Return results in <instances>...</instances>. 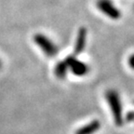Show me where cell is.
I'll use <instances>...</instances> for the list:
<instances>
[{"instance_id": "cell-1", "label": "cell", "mask_w": 134, "mask_h": 134, "mask_svg": "<svg viewBox=\"0 0 134 134\" xmlns=\"http://www.w3.org/2000/svg\"><path fill=\"white\" fill-rule=\"evenodd\" d=\"M105 99L111 109L115 123L119 127L122 126L125 119L123 116V107H122L121 99H120L118 92L115 90H108L105 92Z\"/></svg>"}, {"instance_id": "cell-2", "label": "cell", "mask_w": 134, "mask_h": 134, "mask_svg": "<svg viewBox=\"0 0 134 134\" xmlns=\"http://www.w3.org/2000/svg\"><path fill=\"white\" fill-rule=\"evenodd\" d=\"M33 39L36 46L43 51V53L46 56L53 58L58 54L59 48L57 45L47 36H45L43 34H36L34 36Z\"/></svg>"}, {"instance_id": "cell-3", "label": "cell", "mask_w": 134, "mask_h": 134, "mask_svg": "<svg viewBox=\"0 0 134 134\" xmlns=\"http://www.w3.org/2000/svg\"><path fill=\"white\" fill-rule=\"evenodd\" d=\"M68 69L76 76H84L90 72V67L84 62L79 61L75 55H69L64 59Z\"/></svg>"}, {"instance_id": "cell-4", "label": "cell", "mask_w": 134, "mask_h": 134, "mask_svg": "<svg viewBox=\"0 0 134 134\" xmlns=\"http://www.w3.org/2000/svg\"><path fill=\"white\" fill-rule=\"evenodd\" d=\"M96 6L100 12H103L110 19L118 20L121 17L120 10L114 5L111 0H98Z\"/></svg>"}, {"instance_id": "cell-5", "label": "cell", "mask_w": 134, "mask_h": 134, "mask_svg": "<svg viewBox=\"0 0 134 134\" xmlns=\"http://www.w3.org/2000/svg\"><path fill=\"white\" fill-rule=\"evenodd\" d=\"M87 35L88 32L85 27H80L78 30L76 40H75V48H74V53L75 55H79L84 51L87 44Z\"/></svg>"}, {"instance_id": "cell-6", "label": "cell", "mask_w": 134, "mask_h": 134, "mask_svg": "<svg viewBox=\"0 0 134 134\" xmlns=\"http://www.w3.org/2000/svg\"><path fill=\"white\" fill-rule=\"evenodd\" d=\"M100 129V122L99 120H93L87 125L78 129L75 134H94Z\"/></svg>"}, {"instance_id": "cell-7", "label": "cell", "mask_w": 134, "mask_h": 134, "mask_svg": "<svg viewBox=\"0 0 134 134\" xmlns=\"http://www.w3.org/2000/svg\"><path fill=\"white\" fill-rule=\"evenodd\" d=\"M68 66H67L65 61H60L56 63L54 68L55 75L60 79H63L66 77L67 73H68Z\"/></svg>"}, {"instance_id": "cell-8", "label": "cell", "mask_w": 134, "mask_h": 134, "mask_svg": "<svg viewBox=\"0 0 134 134\" xmlns=\"http://www.w3.org/2000/svg\"><path fill=\"white\" fill-rule=\"evenodd\" d=\"M126 120L130 123H134V111H130L126 115Z\"/></svg>"}, {"instance_id": "cell-9", "label": "cell", "mask_w": 134, "mask_h": 134, "mask_svg": "<svg viewBox=\"0 0 134 134\" xmlns=\"http://www.w3.org/2000/svg\"><path fill=\"white\" fill-rule=\"evenodd\" d=\"M128 63H129V65H130V68H131L132 70H134V53L129 57Z\"/></svg>"}, {"instance_id": "cell-10", "label": "cell", "mask_w": 134, "mask_h": 134, "mask_svg": "<svg viewBox=\"0 0 134 134\" xmlns=\"http://www.w3.org/2000/svg\"><path fill=\"white\" fill-rule=\"evenodd\" d=\"M1 66H2V62H1V60H0V68H1Z\"/></svg>"}]
</instances>
